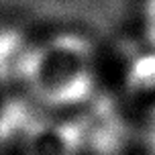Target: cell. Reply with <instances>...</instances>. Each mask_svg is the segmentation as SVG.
<instances>
[{"mask_svg": "<svg viewBox=\"0 0 155 155\" xmlns=\"http://www.w3.org/2000/svg\"><path fill=\"white\" fill-rule=\"evenodd\" d=\"M27 84L49 106H80L96 94V57L90 41L59 33L35 43Z\"/></svg>", "mask_w": 155, "mask_h": 155, "instance_id": "1", "label": "cell"}, {"mask_svg": "<svg viewBox=\"0 0 155 155\" xmlns=\"http://www.w3.org/2000/svg\"><path fill=\"white\" fill-rule=\"evenodd\" d=\"M82 153L116 155L127 143V120L112 100L94 94L71 120Z\"/></svg>", "mask_w": 155, "mask_h": 155, "instance_id": "2", "label": "cell"}, {"mask_svg": "<svg viewBox=\"0 0 155 155\" xmlns=\"http://www.w3.org/2000/svg\"><path fill=\"white\" fill-rule=\"evenodd\" d=\"M35 43L21 29L10 25H0V84L25 82Z\"/></svg>", "mask_w": 155, "mask_h": 155, "instance_id": "3", "label": "cell"}, {"mask_svg": "<svg viewBox=\"0 0 155 155\" xmlns=\"http://www.w3.org/2000/svg\"><path fill=\"white\" fill-rule=\"evenodd\" d=\"M45 118L27 100H10L0 108V143H29L43 127Z\"/></svg>", "mask_w": 155, "mask_h": 155, "instance_id": "4", "label": "cell"}, {"mask_svg": "<svg viewBox=\"0 0 155 155\" xmlns=\"http://www.w3.org/2000/svg\"><path fill=\"white\" fill-rule=\"evenodd\" d=\"M145 63H135L131 71V82L139 88L155 86V59H143Z\"/></svg>", "mask_w": 155, "mask_h": 155, "instance_id": "5", "label": "cell"}, {"mask_svg": "<svg viewBox=\"0 0 155 155\" xmlns=\"http://www.w3.org/2000/svg\"><path fill=\"white\" fill-rule=\"evenodd\" d=\"M143 31L147 41L155 47V0L143 2Z\"/></svg>", "mask_w": 155, "mask_h": 155, "instance_id": "6", "label": "cell"}, {"mask_svg": "<svg viewBox=\"0 0 155 155\" xmlns=\"http://www.w3.org/2000/svg\"><path fill=\"white\" fill-rule=\"evenodd\" d=\"M143 143L149 155H155V106L145 118V127H143Z\"/></svg>", "mask_w": 155, "mask_h": 155, "instance_id": "7", "label": "cell"}]
</instances>
